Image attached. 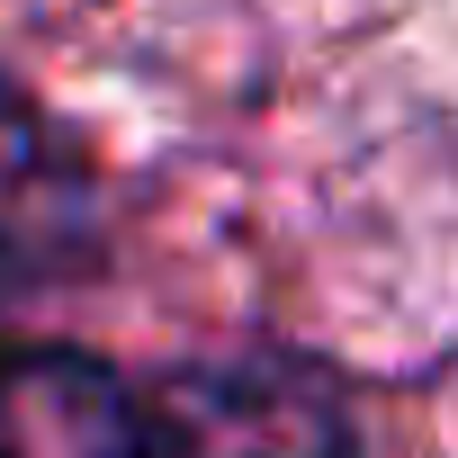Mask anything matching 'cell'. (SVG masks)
I'll return each instance as SVG.
<instances>
[{"instance_id":"obj_1","label":"cell","mask_w":458,"mask_h":458,"mask_svg":"<svg viewBox=\"0 0 458 458\" xmlns=\"http://www.w3.org/2000/svg\"><path fill=\"white\" fill-rule=\"evenodd\" d=\"M153 422L171 458H360L342 386L279 342H234L189 360L162 386Z\"/></svg>"},{"instance_id":"obj_2","label":"cell","mask_w":458,"mask_h":458,"mask_svg":"<svg viewBox=\"0 0 458 458\" xmlns=\"http://www.w3.org/2000/svg\"><path fill=\"white\" fill-rule=\"evenodd\" d=\"M0 458H153L144 404L81 351L0 360Z\"/></svg>"}]
</instances>
